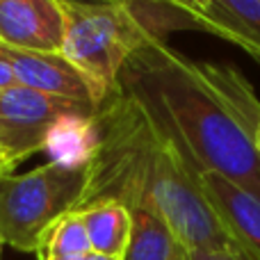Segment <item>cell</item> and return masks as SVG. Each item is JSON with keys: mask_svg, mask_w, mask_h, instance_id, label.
<instances>
[{"mask_svg": "<svg viewBox=\"0 0 260 260\" xmlns=\"http://www.w3.org/2000/svg\"><path fill=\"white\" fill-rule=\"evenodd\" d=\"M89 189L85 153L57 157L25 174L0 176V242L37 253L62 217L82 210Z\"/></svg>", "mask_w": 260, "mask_h": 260, "instance_id": "277c9868", "label": "cell"}, {"mask_svg": "<svg viewBox=\"0 0 260 260\" xmlns=\"http://www.w3.org/2000/svg\"><path fill=\"white\" fill-rule=\"evenodd\" d=\"M67 16L62 0H0V41L14 48L62 53Z\"/></svg>", "mask_w": 260, "mask_h": 260, "instance_id": "52a82bcc", "label": "cell"}, {"mask_svg": "<svg viewBox=\"0 0 260 260\" xmlns=\"http://www.w3.org/2000/svg\"><path fill=\"white\" fill-rule=\"evenodd\" d=\"M139 3L142 5H146V7H151V9H157V12H167V14H178L176 12L174 7H169V5L165 3V0H139ZM178 16H183V14H178ZM185 18V16H183ZM185 21H187V18H185ZM189 23V21H187ZM189 25H192V23H189Z\"/></svg>", "mask_w": 260, "mask_h": 260, "instance_id": "9a60e30c", "label": "cell"}, {"mask_svg": "<svg viewBox=\"0 0 260 260\" xmlns=\"http://www.w3.org/2000/svg\"><path fill=\"white\" fill-rule=\"evenodd\" d=\"M174 260H189L187 258V249H183V247H180L178 249V253H176V258Z\"/></svg>", "mask_w": 260, "mask_h": 260, "instance_id": "d6986e66", "label": "cell"}, {"mask_svg": "<svg viewBox=\"0 0 260 260\" xmlns=\"http://www.w3.org/2000/svg\"><path fill=\"white\" fill-rule=\"evenodd\" d=\"M87 137L85 206L112 199L128 208H153L187 251L233 242L203 192L199 167L137 94L119 85L96 110Z\"/></svg>", "mask_w": 260, "mask_h": 260, "instance_id": "6da1fadb", "label": "cell"}, {"mask_svg": "<svg viewBox=\"0 0 260 260\" xmlns=\"http://www.w3.org/2000/svg\"><path fill=\"white\" fill-rule=\"evenodd\" d=\"M189 260H256L251 258L238 242H231L226 247L215 249H197V251H187Z\"/></svg>", "mask_w": 260, "mask_h": 260, "instance_id": "5bb4252c", "label": "cell"}, {"mask_svg": "<svg viewBox=\"0 0 260 260\" xmlns=\"http://www.w3.org/2000/svg\"><path fill=\"white\" fill-rule=\"evenodd\" d=\"M96 105L50 96L23 85L0 91V135L3 148L14 165L50 146L59 128L85 126L94 119Z\"/></svg>", "mask_w": 260, "mask_h": 260, "instance_id": "5b68a950", "label": "cell"}, {"mask_svg": "<svg viewBox=\"0 0 260 260\" xmlns=\"http://www.w3.org/2000/svg\"><path fill=\"white\" fill-rule=\"evenodd\" d=\"M258 148H260V130H258Z\"/></svg>", "mask_w": 260, "mask_h": 260, "instance_id": "7402d4cb", "label": "cell"}, {"mask_svg": "<svg viewBox=\"0 0 260 260\" xmlns=\"http://www.w3.org/2000/svg\"><path fill=\"white\" fill-rule=\"evenodd\" d=\"M165 3L174 7L178 14H183L192 23V27L208 32V35H217L210 0H165Z\"/></svg>", "mask_w": 260, "mask_h": 260, "instance_id": "4fadbf2b", "label": "cell"}, {"mask_svg": "<svg viewBox=\"0 0 260 260\" xmlns=\"http://www.w3.org/2000/svg\"><path fill=\"white\" fill-rule=\"evenodd\" d=\"M67 30L62 55L91 82L101 105L119 89L133 53L171 27H192L183 16L142 5H80L62 0Z\"/></svg>", "mask_w": 260, "mask_h": 260, "instance_id": "3957f363", "label": "cell"}, {"mask_svg": "<svg viewBox=\"0 0 260 260\" xmlns=\"http://www.w3.org/2000/svg\"><path fill=\"white\" fill-rule=\"evenodd\" d=\"M69 3H80V5H142L139 0H69ZM146 7V5H142ZM178 16V14H176Z\"/></svg>", "mask_w": 260, "mask_h": 260, "instance_id": "2e32d148", "label": "cell"}, {"mask_svg": "<svg viewBox=\"0 0 260 260\" xmlns=\"http://www.w3.org/2000/svg\"><path fill=\"white\" fill-rule=\"evenodd\" d=\"M133 235H130L126 260H174L180 242L167 221L148 206L130 208Z\"/></svg>", "mask_w": 260, "mask_h": 260, "instance_id": "8fae6325", "label": "cell"}, {"mask_svg": "<svg viewBox=\"0 0 260 260\" xmlns=\"http://www.w3.org/2000/svg\"><path fill=\"white\" fill-rule=\"evenodd\" d=\"M80 215L89 235L91 253L126 258L130 235H133V215L128 206L105 199L85 206Z\"/></svg>", "mask_w": 260, "mask_h": 260, "instance_id": "9c48e42d", "label": "cell"}, {"mask_svg": "<svg viewBox=\"0 0 260 260\" xmlns=\"http://www.w3.org/2000/svg\"><path fill=\"white\" fill-rule=\"evenodd\" d=\"M91 253L89 235H87L85 221H82L80 210L62 217L57 224L46 235L41 249L37 251V258H82Z\"/></svg>", "mask_w": 260, "mask_h": 260, "instance_id": "7c38bea8", "label": "cell"}, {"mask_svg": "<svg viewBox=\"0 0 260 260\" xmlns=\"http://www.w3.org/2000/svg\"><path fill=\"white\" fill-rule=\"evenodd\" d=\"M0 59L9 67L16 85L101 108L99 94L91 87V82L62 53L23 50L0 41Z\"/></svg>", "mask_w": 260, "mask_h": 260, "instance_id": "8992f818", "label": "cell"}, {"mask_svg": "<svg viewBox=\"0 0 260 260\" xmlns=\"http://www.w3.org/2000/svg\"><path fill=\"white\" fill-rule=\"evenodd\" d=\"M219 39L247 50L260 62V0H210Z\"/></svg>", "mask_w": 260, "mask_h": 260, "instance_id": "30bf717a", "label": "cell"}, {"mask_svg": "<svg viewBox=\"0 0 260 260\" xmlns=\"http://www.w3.org/2000/svg\"><path fill=\"white\" fill-rule=\"evenodd\" d=\"M119 85L165 121L199 171L260 199V101L242 73L189 59L151 37L128 59Z\"/></svg>", "mask_w": 260, "mask_h": 260, "instance_id": "7a4b0ae2", "label": "cell"}, {"mask_svg": "<svg viewBox=\"0 0 260 260\" xmlns=\"http://www.w3.org/2000/svg\"><path fill=\"white\" fill-rule=\"evenodd\" d=\"M0 256H3V242H0Z\"/></svg>", "mask_w": 260, "mask_h": 260, "instance_id": "603a6c76", "label": "cell"}, {"mask_svg": "<svg viewBox=\"0 0 260 260\" xmlns=\"http://www.w3.org/2000/svg\"><path fill=\"white\" fill-rule=\"evenodd\" d=\"M12 85H16V80H14V76H12V71H9V67L0 59V91L3 89H7V87H12Z\"/></svg>", "mask_w": 260, "mask_h": 260, "instance_id": "e0dca14e", "label": "cell"}, {"mask_svg": "<svg viewBox=\"0 0 260 260\" xmlns=\"http://www.w3.org/2000/svg\"><path fill=\"white\" fill-rule=\"evenodd\" d=\"M201 185L233 242L260 260V199L212 171H201Z\"/></svg>", "mask_w": 260, "mask_h": 260, "instance_id": "ba28073f", "label": "cell"}, {"mask_svg": "<svg viewBox=\"0 0 260 260\" xmlns=\"http://www.w3.org/2000/svg\"><path fill=\"white\" fill-rule=\"evenodd\" d=\"M16 169V165H14V160L7 155V153L0 148V176H7V174H12V171Z\"/></svg>", "mask_w": 260, "mask_h": 260, "instance_id": "ac0fdd59", "label": "cell"}, {"mask_svg": "<svg viewBox=\"0 0 260 260\" xmlns=\"http://www.w3.org/2000/svg\"><path fill=\"white\" fill-rule=\"evenodd\" d=\"M46 260H85V256L82 258H46Z\"/></svg>", "mask_w": 260, "mask_h": 260, "instance_id": "ffe728a7", "label": "cell"}, {"mask_svg": "<svg viewBox=\"0 0 260 260\" xmlns=\"http://www.w3.org/2000/svg\"><path fill=\"white\" fill-rule=\"evenodd\" d=\"M0 148H3V135H0ZM3 151H5V148H3Z\"/></svg>", "mask_w": 260, "mask_h": 260, "instance_id": "44dd1931", "label": "cell"}]
</instances>
